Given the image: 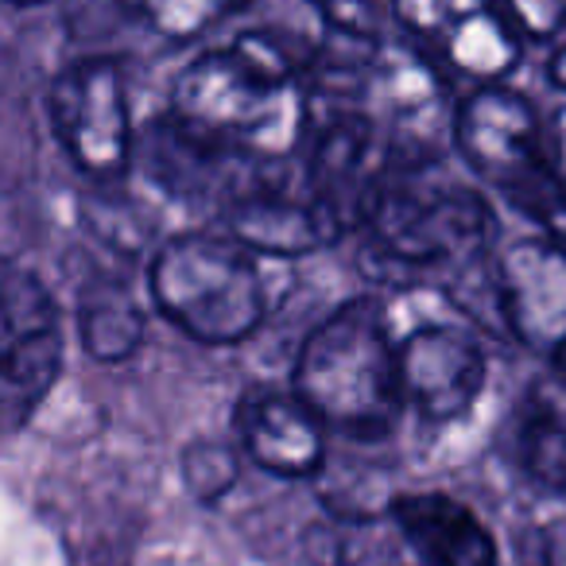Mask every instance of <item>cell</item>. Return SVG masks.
Returning <instances> with one entry per match:
<instances>
[{
    "mask_svg": "<svg viewBox=\"0 0 566 566\" xmlns=\"http://www.w3.org/2000/svg\"><path fill=\"white\" fill-rule=\"evenodd\" d=\"M171 113L233 156H292L307 133L300 63L268 28L244 32L175 78Z\"/></svg>",
    "mask_w": 566,
    "mask_h": 566,
    "instance_id": "6da1fadb",
    "label": "cell"
},
{
    "mask_svg": "<svg viewBox=\"0 0 566 566\" xmlns=\"http://www.w3.org/2000/svg\"><path fill=\"white\" fill-rule=\"evenodd\" d=\"M361 229L380 264L419 275L481 256L493 237V210L434 148H396L373 175Z\"/></svg>",
    "mask_w": 566,
    "mask_h": 566,
    "instance_id": "7a4b0ae2",
    "label": "cell"
},
{
    "mask_svg": "<svg viewBox=\"0 0 566 566\" xmlns=\"http://www.w3.org/2000/svg\"><path fill=\"white\" fill-rule=\"evenodd\" d=\"M295 396L354 439H385L403 411L400 349L388 311L354 300L311 331L295 361Z\"/></svg>",
    "mask_w": 566,
    "mask_h": 566,
    "instance_id": "3957f363",
    "label": "cell"
},
{
    "mask_svg": "<svg viewBox=\"0 0 566 566\" xmlns=\"http://www.w3.org/2000/svg\"><path fill=\"white\" fill-rule=\"evenodd\" d=\"M256 256L237 237H171L148 272L159 315L206 346L244 342L268 315V280Z\"/></svg>",
    "mask_w": 566,
    "mask_h": 566,
    "instance_id": "277c9868",
    "label": "cell"
},
{
    "mask_svg": "<svg viewBox=\"0 0 566 566\" xmlns=\"http://www.w3.org/2000/svg\"><path fill=\"white\" fill-rule=\"evenodd\" d=\"M454 140L465 164L516 206L551 241L566 244V182L551 159L539 113L504 86H485L458 105Z\"/></svg>",
    "mask_w": 566,
    "mask_h": 566,
    "instance_id": "5b68a950",
    "label": "cell"
},
{
    "mask_svg": "<svg viewBox=\"0 0 566 566\" xmlns=\"http://www.w3.org/2000/svg\"><path fill=\"white\" fill-rule=\"evenodd\" d=\"M63 373V318L28 268L0 264V434L40 411Z\"/></svg>",
    "mask_w": 566,
    "mask_h": 566,
    "instance_id": "8992f818",
    "label": "cell"
},
{
    "mask_svg": "<svg viewBox=\"0 0 566 566\" xmlns=\"http://www.w3.org/2000/svg\"><path fill=\"white\" fill-rule=\"evenodd\" d=\"M51 120L82 175L117 182L136 156L125 82L113 59H78L51 86Z\"/></svg>",
    "mask_w": 566,
    "mask_h": 566,
    "instance_id": "52a82bcc",
    "label": "cell"
},
{
    "mask_svg": "<svg viewBox=\"0 0 566 566\" xmlns=\"http://www.w3.org/2000/svg\"><path fill=\"white\" fill-rule=\"evenodd\" d=\"M396 20L454 71L496 86L520 66V35L493 0H396Z\"/></svg>",
    "mask_w": 566,
    "mask_h": 566,
    "instance_id": "ba28073f",
    "label": "cell"
},
{
    "mask_svg": "<svg viewBox=\"0 0 566 566\" xmlns=\"http://www.w3.org/2000/svg\"><path fill=\"white\" fill-rule=\"evenodd\" d=\"M496 280L509 334L566 373V244L551 237L509 244Z\"/></svg>",
    "mask_w": 566,
    "mask_h": 566,
    "instance_id": "9c48e42d",
    "label": "cell"
},
{
    "mask_svg": "<svg viewBox=\"0 0 566 566\" xmlns=\"http://www.w3.org/2000/svg\"><path fill=\"white\" fill-rule=\"evenodd\" d=\"M403 400L431 423L462 419L485 388V354L478 338L458 326L427 323L396 338Z\"/></svg>",
    "mask_w": 566,
    "mask_h": 566,
    "instance_id": "30bf717a",
    "label": "cell"
},
{
    "mask_svg": "<svg viewBox=\"0 0 566 566\" xmlns=\"http://www.w3.org/2000/svg\"><path fill=\"white\" fill-rule=\"evenodd\" d=\"M229 233L264 256H303L338 241V226L311 202L303 182L252 179L226 195Z\"/></svg>",
    "mask_w": 566,
    "mask_h": 566,
    "instance_id": "8fae6325",
    "label": "cell"
},
{
    "mask_svg": "<svg viewBox=\"0 0 566 566\" xmlns=\"http://www.w3.org/2000/svg\"><path fill=\"white\" fill-rule=\"evenodd\" d=\"M233 431L249 462L275 478L307 481L326 465V423L295 392L241 396Z\"/></svg>",
    "mask_w": 566,
    "mask_h": 566,
    "instance_id": "7c38bea8",
    "label": "cell"
},
{
    "mask_svg": "<svg viewBox=\"0 0 566 566\" xmlns=\"http://www.w3.org/2000/svg\"><path fill=\"white\" fill-rule=\"evenodd\" d=\"M373 125L361 113H338L315 133L303 164V190L311 202L338 226V233L361 226L365 198H369L373 175Z\"/></svg>",
    "mask_w": 566,
    "mask_h": 566,
    "instance_id": "4fadbf2b",
    "label": "cell"
},
{
    "mask_svg": "<svg viewBox=\"0 0 566 566\" xmlns=\"http://www.w3.org/2000/svg\"><path fill=\"white\" fill-rule=\"evenodd\" d=\"M388 516L423 566H496L501 551L481 516L450 493H400Z\"/></svg>",
    "mask_w": 566,
    "mask_h": 566,
    "instance_id": "5bb4252c",
    "label": "cell"
},
{
    "mask_svg": "<svg viewBox=\"0 0 566 566\" xmlns=\"http://www.w3.org/2000/svg\"><path fill=\"white\" fill-rule=\"evenodd\" d=\"M140 159H144V171L151 175V182H156L159 190H167V195L179 198V202H195V198H206L218 187H226L229 164L241 156L221 148L218 140L198 133V128L187 125L182 117L167 113L164 120H156V125L144 133Z\"/></svg>",
    "mask_w": 566,
    "mask_h": 566,
    "instance_id": "9a60e30c",
    "label": "cell"
},
{
    "mask_svg": "<svg viewBox=\"0 0 566 566\" xmlns=\"http://www.w3.org/2000/svg\"><path fill=\"white\" fill-rule=\"evenodd\" d=\"M516 454L535 485L566 496V373L532 380L516 419Z\"/></svg>",
    "mask_w": 566,
    "mask_h": 566,
    "instance_id": "2e32d148",
    "label": "cell"
},
{
    "mask_svg": "<svg viewBox=\"0 0 566 566\" xmlns=\"http://www.w3.org/2000/svg\"><path fill=\"white\" fill-rule=\"evenodd\" d=\"M365 97L377 102L388 117L396 120H423L434 117L442 105V78L427 55L411 48H400V43H380L377 59H373L369 71V86H365Z\"/></svg>",
    "mask_w": 566,
    "mask_h": 566,
    "instance_id": "e0dca14e",
    "label": "cell"
},
{
    "mask_svg": "<svg viewBox=\"0 0 566 566\" xmlns=\"http://www.w3.org/2000/svg\"><path fill=\"white\" fill-rule=\"evenodd\" d=\"M144 326H148V318L125 283H97L82 295L78 338L94 361H128L144 346Z\"/></svg>",
    "mask_w": 566,
    "mask_h": 566,
    "instance_id": "ac0fdd59",
    "label": "cell"
},
{
    "mask_svg": "<svg viewBox=\"0 0 566 566\" xmlns=\"http://www.w3.org/2000/svg\"><path fill=\"white\" fill-rule=\"evenodd\" d=\"M179 473H182V485H187V493L195 496V501L218 504L221 496L237 485V478H241V458H237V450L226 447V442L195 439L182 447Z\"/></svg>",
    "mask_w": 566,
    "mask_h": 566,
    "instance_id": "d6986e66",
    "label": "cell"
},
{
    "mask_svg": "<svg viewBox=\"0 0 566 566\" xmlns=\"http://www.w3.org/2000/svg\"><path fill=\"white\" fill-rule=\"evenodd\" d=\"M120 4H128L136 17L171 40H195L237 9V0H120Z\"/></svg>",
    "mask_w": 566,
    "mask_h": 566,
    "instance_id": "ffe728a7",
    "label": "cell"
},
{
    "mask_svg": "<svg viewBox=\"0 0 566 566\" xmlns=\"http://www.w3.org/2000/svg\"><path fill=\"white\" fill-rule=\"evenodd\" d=\"M307 558L315 566H357L361 563V520L334 516L307 532Z\"/></svg>",
    "mask_w": 566,
    "mask_h": 566,
    "instance_id": "44dd1931",
    "label": "cell"
},
{
    "mask_svg": "<svg viewBox=\"0 0 566 566\" xmlns=\"http://www.w3.org/2000/svg\"><path fill=\"white\" fill-rule=\"evenodd\" d=\"M493 4L516 28V35L551 40L566 28V0H493Z\"/></svg>",
    "mask_w": 566,
    "mask_h": 566,
    "instance_id": "7402d4cb",
    "label": "cell"
},
{
    "mask_svg": "<svg viewBox=\"0 0 566 566\" xmlns=\"http://www.w3.org/2000/svg\"><path fill=\"white\" fill-rule=\"evenodd\" d=\"M543 566H566V516L543 532Z\"/></svg>",
    "mask_w": 566,
    "mask_h": 566,
    "instance_id": "603a6c76",
    "label": "cell"
},
{
    "mask_svg": "<svg viewBox=\"0 0 566 566\" xmlns=\"http://www.w3.org/2000/svg\"><path fill=\"white\" fill-rule=\"evenodd\" d=\"M547 148H551V159H555L558 175H563V182H566V105L555 113V120H551Z\"/></svg>",
    "mask_w": 566,
    "mask_h": 566,
    "instance_id": "cb8c5ba5",
    "label": "cell"
},
{
    "mask_svg": "<svg viewBox=\"0 0 566 566\" xmlns=\"http://www.w3.org/2000/svg\"><path fill=\"white\" fill-rule=\"evenodd\" d=\"M547 74H551V82H555L558 90H566V43H563V48L555 51V59H551Z\"/></svg>",
    "mask_w": 566,
    "mask_h": 566,
    "instance_id": "d4e9b609",
    "label": "cell"
},
{
    "mask_svg": "<svg viewBox=\"0 0 566 566\" xmlns=\"http://www.w3.org/2000/svg\"><path fill=\"white\" fill-rule=\"evenodd\" d=\"M9 4H20V9H28V4H43V0H9Z\"/></svg>",
    "mask_w": 566,
    "mask_h": 566,
    "instance_id": "484cf974",
    "label": "cell"
}]
</instances>
